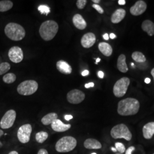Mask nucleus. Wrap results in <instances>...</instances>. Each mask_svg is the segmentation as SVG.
<instances>
[{"label":"nucleus","instance_id":"1","mask_svg":"<svg viewBox=\"0 0 154 154\" xmlns=\"http://www.w3.org/2000/svg\"><path fill=\"white\" fill-rule=\"evenodd\" d=\"M140 103L137 99L127 98L119 102L117 111L120 116H134L138 113Z\"/></svg>","mask_w":154,"mask_h":154},{"label":"nucleus","instance_id":"2","mask_svg":"<svg viewBox=\"0 0 154 154\" xmlns=\"http://www.w3.org/2000/svg\"><path fill=\"white\" fill-rule=\"evenodd\" d=\"M58 25L53 20H48L43 22L39 30L41 38L46 41H49L54 38L58 31Z\"/></svg>","mask_w":154,"mask_h":154},{"label":"nucleus","instance_id":"3","mask_svg":"<svg viewBox=\"0 0 154 154\" xmlns=\"http://www.w3.org/2000/svg\"><path fill=\"white\" fill-rule=\"evenodd\" d=\"M4 31L6 35L9 38L14 41L22 40L25 37L26 34L24 28L21 25L14 22H11L7 24Z\"/></svg>","mask_w":154,"mask_h":154},{"label":"nucleus","instance_id":"4","mask_svg":"<svg viewBox=\"0 0 154 154\" xmlns=\"http://www.w3.org/2000/svg\"><path fill=\"white\" fill-rule=\"evenodd\" d=\"M77 140L71 136L61 138L55 144V149L58 152L65 153L72 151L77 146Z\"/></svg>","mask_w":154,"mask_h":154},{"label":"nucleus","instance_id":"5","mask_svg":"<svg viewBox=\"0 0 154 154\" xmlns=\"http://www.w3.org/2000/svg\"><path fill=\"white\" fill-rule=\"evenodd\" d=\"M112 138L116 139H125L126 140H130L132 138V134L128 128L125 124H119L113 127L111 130Z\"/></svg>","mask_w":154,"mask_h":154},{"label":"nucleus","instance_id":"6","mask_svg":"<svg viewBox=\"0 0 154 154\" xmlns=\"http://www.w3.org/2000/svg\"><path fill=\"white\" fill-rule=\"evenodd\" d=\"M38 88V84L34 80H27L21 83L17 87V91L22 95H30L35 93Z\"/></svg>","mask_w":154,"mask_h":154},{"label":"nucleus","instance_id":"7","mask_svg":"<svg viewBox=\"0 0 154 154\" xmlns=\"http://www.w3.org/2000/svg\"><path fill=\"white\" fill-rule=\"evenodd\" d=\"M130 80L127 77H123L118 80L113 88V93L116 97L121 98L127 93Z\"/></svg>","mask_w":154,"mask_h":154},{"label":"nucleus","instance_id":"8","mask_svg":"<svg viewBox=\"0 0 154 154\" xmlns=\"http://www.w3.org/2000/svg\"><path fill=\"white\" fill-rule=\"evenodd\" d=\"M16 119V112L14 110H8L2 116L0 127L2 129H8L13 126Z\"/></svg>","mask_w":154,"mask_h":154},{"label":"nucleus","instance_id":"9","mask_svg":"<svg viewBox=\"0 0 154 154\" xmlns=\"http://www.w3.org/2000/svg\"><path fill=\"white\" fill-rule=\"evenodd\" d=\"M32 127L30 124H25L20 127L17 132V138L22 143H27L30 139Z\"/></svg>","mask_w":154,"mask_h":154},{"label":"nucleus","instance_id":"10","mask_svg":"<svg viewBox=\"0 0 154 154\" xmlns=\"http://www.w3.org/2000/svg\"><path fill=\"white\" fill-rule=\"evenodd\" d=\"M85 98V94L82 91L74 89L67 94V100L72 104H79Z\"/></svg>","mask_w":154,"mask_h":154},{"label":"nucleus","instance_id":"11","mask_svg":"<svg viewBox=\"0 0 154 154\" xmlns=\"http://www.w3.org/2000/svg\"><path fill=\"white\" fill-rule=\"evenodd\" d=\"M8 57L13 63H20L23 59V53L22 49L18 46H13L8 52Z\"/></svg>","mask_w":154,"mask_h":154},{"label":"nucleus","instance_id":"12","mask_svg":"<svg viewBox=\"0 0 154 154\" xmlns=\"http://www.w3.org/2000/svg\"><path fill=\"white\" fill-rule=\"evenodd\" d=\"M147 9V4L145 1L139 0L130 8V11L132 16H138L142 14Z\"/></svg>","mask_w":154,"mask_h":154},{"label":"nucleus","instance_id":"13","mask_svg":"<svg viewBox=\"0 0 154 154\" xmlns=\"http://www.w3.org/2000/svg\"><path fill=\"white\" fill-rule=\"evenodd\" d=\"M96 42V37L93 33H86L83 35L81 43L84 48L88 49L93 46Z\"/></svg>","mask_w":154,"mask_h":154},{"label":"nucleus","instance_id":"14","mask_svg":"<svg viewBox=\"0 0 154 154\" xmlns=\"http://www.w3.org/2000/svg\"><path fill=\"white\" fill-rule=\"evenodd\" d=\"M52 129L56 132H65L71 128L70 124H64L61 120L57 119L51 124Z\"/></svg>","mask_w":154,"mask_h":154},{"label":"nucleus","instance_id":"15","mask_svg":"<svg viewBox=\"0 0 154 154\" xmlns=\"http://www.w3.org/2000/svg\"><path fill=\"white\" fill-rule=\"evenodd\" d=\"M126 12L123 9H118L114 11L111 17V21L113 23H118L124 19L126 16Z\"/></svg>","mask_w":154,"mask_h":154},{"label":"nucleus","instance_id":"16","mask_svg":"<svg viewBox=\"0 0 154 154\" xmlns=\"http://www.w3.org/2000/svg\"><path fill=\"white\" fill-rule=\"evenodd\" d=\"M57 69L59 72L64 74H70L72 72L71 66L65 61H58L56 64Z\"/></svg>","mask_w":154,"mask_h":154},{"label":"nucleus","instance_id":"17","mask_svg":"<svg viewBox=\"0 0 154 154\" xmlns=\"http://www.w3.org/2000/svg\"><path fill=\"white\" fill-rule=\"evenodd\" d=\"M72 22L75 28L79 30H84L87 26L86 21L79 14H76L73 16Z\"/></svg>","mask_w":154,"mask_h":154},{"label":"nucleus","instance_id":"18","mask_svg":"<svg viewBox=\"0 0 154 154\" xmlns=\"http://www.w3.org/2000/svg\"><path fill=\"white\" fill-rule=\"evenodd\" d=\"M143 135L146 139H150L154 135V122H149L143 127Z\"/></svg>","mask_w":154,"mask_h":154},{"label":"nucleus","instance_id":"19","mask_svg":"<svg viewBox=\"0 0 154 154\" xmlns=\"http://www.w3.org/2000/svg\"><path fill=\"white\" fill-rule=\"evenodd\" d=\"M84 147L87 149H98L102 148V144L97 139L89 138L84 142Z\"/></svg>","mask_w":154,"mask_h":154},{"label":"nucleus","instance_id":"20","mask_svg":"<svg viewBox=\"0 0 154 154\" xmlns=\"http://www.w3.org/2000/svg\"><path fill=\"white\" fill-rule=\"evenodd\" d=\"M126 57L125 54H121L117 60V68L118 69L123 73L128 72V68L127 65Z\"/></svg>","mask_w":154,"mask_h":154},{"label":"nucleus","instance_id":"21","mask_svg":"<svg viewBox=\"0 0 154 154\" xmlns=\"http://www.w3.org/2000/svg\"><path fill=\"white\" fill-rule=\"evenodd\" d=\"M142 29L144 32L147 33L149 36L154 35V23L151 21L147 20L142 23Z\"/></svg>","mask_w":154,"mask_h":154},{"label":"nucleus","instance_id":"22","mask_svg":"<svg viewBox=\"0 0 154 154\" xmlns=\"http://www.w3.org/2000/svg\"><path fill=\"white\" fill-rule=\"evenodd\" d=\"M99 51L106 57H110L112 53V48L110 44L106 42H100L98 45Z\"/></svg>","mask_w":154,"mask_h":154},{"label":"nucleus","instance_id":"23","mask_svg":"<svg viewBox=\"0 0 154 154\" xmlns=\"http://www.w3.org/2000/svg\"><path fill=\"white\" fill-rule=\"evenodd\" d=\"M57 118H58L57 114H56L55 112H50L47 115L45 116L42 118L41 122L45 126L49 125L54 121L55 119H57Z\"/></svg>","mask_w":154,"mask_h":154},{"label":"nucleus","instance_id":"24","mask_svg":"<svg viewBox=\"0 0 154 154\" xmlns=\"http://www.w3.org/2000/svg\"><path fill=\"white\" fill-rule=\"evenodd\" d=\"M13 4L9 0L0 1V12L8 11L13 8Z\"/></svg>","mask_w":154,"mask_h":154},{"label":"nucleus","instance_id":"25","mask_svg":"<svg viewBox=\"0 0 154 154\" xmlns=\"http://www.w3.org/2000/svg\"><path fill=\"white\" fill-rule=\"evenodd\" d=\"M131 57L133 60L138 63H144L146 61V58L143 53L140 51H134Z\"/></svg>","mask_w":154,"mask_h":154},{"label":"nucleus","instance_id":"26","mask_svg":"<svg viewBox=\"0 0 154 154\" xmlns=\"http://www.w3.org/2000/svg\"><path fill=\"white\" fill-rule=\"evenodd\" d=\"M49 135L48 132L45 131H41L37 132L35 135V140L39 143H43L47 140Z\"/></svg>","mask_w":154,"mask_h":154},{"label":"nucleus","instance_id":"27","mask_svg":"<svg viewBox=\"0 0 154 154\" xmlns=\"http://www.w3.org/2000/svg\"><path fill=\"white\" fill-rule=\"evenodd\" d=\"M2 80L6 83L11 84L15 82L16 80V75L13 73H8L3 77Z\"/></svg>","mask_w":154,"mask_h":154},{"label":"nucleus","instance_id":"28","mask_svg":"<svg viewBox=\"0 0 154 154\" xmlns=\"http://www.w3.org/2000/svg\"><path fill=\"white\" fill-rule=\"evenodd\" d=\"M11 69V65L8 62H2L0 64V75L5 74Z\"/></svg>","mask_w":154,"mask_h":154},{"label":"nucleus","instance_id":"29","mask_svg":"<svg viewBox=\"0 0 154 154\" xmlns=\"http://www.w3.org/2000/svg\"><path fill=\"white\" fill-rule=\"evenodd\" d=\"M39 11L42 14H45L46 16L48 15L50 13V9L49 7L48 6L45 5H39L38 8Z\"/></svg>","mask_w":154,"mask_h":154},{"label":"nucleus","instance_id":"30","mask_svg":"<svg viewBox=\"0 0 154 154\" xmlns=\"http://www.w3.org/2000/svg\"><path fill=\"white\" fill-rule=\"evenodd\" d=\"M116 149V150L119 152V153L121 154H123L126 151V148L125 146L123 143H120V142H116L115 144Z\"/></svg>","mask_w":154,"mask_h":154},{"label":"nucleus","instance_id":"31","mask_svg":"<svg viewBox=\"0 0 154 154\" xmlns=\"http://www.w3.org/2000/svg\"><path fill=\"white\" fill-rule=\"evenodd\" d=\"M86 0H78L76 3L77 7L79 9H83L87 4Z\"/></svg>","mask_w":154,"mask_h":154},{"label":"nucleus","instance_id":"32","mask_svg":"<svg viewBox=\"0 0 154 154\" xmlns=\"http://www.w3.org/2000/svg\"><path fill=\"white\" fill-rule=\"evenodd\" d=\"M97 11H98L99 13L100 14H103V13H104V11H103V9H102V8L100 6H99V5H98V4H93V6H92Z\"/></svg>","mask_w":154,"mask_h":154},{"label":"nucleus","instance_id":"33","mask_svg":"<svg viewBox=\"0 0 154 154\" xmlns=\"http://www.w3.org/2000/svg\"><path fill=\"white\" fill-rule=\"evenodd\" d=\"M135 149V147L134 146H131L130 147H128V149H127V150H126L125 154H132V151Z\"/></svg>","mask_w":154,"mask_h":154},{"label":"nucleus","instance_id":"34","mask_svg":"<svg viewBox=\"0 0 154 154\" xmlns=\"http://www.w3.org/2000/svg\"><path fill=\"white\" fill-rule=\"evenodd\" d=\"M37 154H49V153L46 149H42L39 150Z\"/></svg>","mask_w":154,"mask_h":154},{"label":"nucleus","instance_id":"35","mask_svg":"<svg viewBox=\"0 0 154 154\" xmlns=\"http://www.w3.org/2000/svg\"><path fill=\"white\" fill-rule=\"evenodd\" d=\"M94 86V83L93 82H90L88 83H86L85 85V87L86 88H93Z\"/></svg>","mask_w":154,"mask_h":154},{"label":"nucleus","instance_id":"36","mask_svg":"<svg viewBox=\"0 0 154 154\" xmlns=\"http://www.w3.org/2000/svg\"><path fill=\"white\" fill-rule=\"evenodd\" d=\"M98 76L100 78H103L104 77V72L102 71H99L98 72Z\"/></svg>","mask_w":154,"mask_h":154},{"label":"nucleus","instance_id":"37","mask_svg":"<svg viewBox=\"0 0 154 154\" xmlns=\"http://www.w3.org/2000/svg\"><path fill=\"white\" fill-rule=\"evenodd\" d=\"M72 118H73L72 116H71V115H66L65 116V120L67 121H69L70 119H72Z\"/></svg>","mask_w":154,"mask_h":154},{"label":"nucleus","instance_id":"38","mask_svg":"<svg viewBox=\"0 0 154 154\" xmlns=\"http://www.w3.org/2000/svg\"><path fill=\"white\" fill-rule=\"evenodd\" d=\"M118 4L120 5H124L126 4V1L125 0H119Z\"/></svg>","mask_w":154,"mask_h":154},{"label":"nucleus","instance_id":"39","mask_svg":"<svg viewBox=\"0 0 154 154\" xmlns=\"http://www.w3.org/2000/svg\"><path fill=\"white\" fill-rule=\"evenodd\" d=\"M88 74H89V72H88V70H86L83 71L82 72V75L83 76V77L87 76V75H88Z\"/></svg>","mask_w":154,"mask_h":154},{"label":"nucleus","instance_id":"40","mask_svg":"<svg viewBox=\"0 0 154 154\" xmlns=\"http://www.w3.org/2000/svg\"><path fill=\"white\" fill-rule=\"evenodd\" d=\"M144 82L147 84H149V83L151 82V79L149 78H146L145 79H144Z\"/></svg>","mask_w":154,"mask_h":154},{"label":"nucleus","instance_id":"41","mask_svg":"<svg viewBox=\"0 0 154 154\" xmlns=\"http://www.w3.org/2000/svg\"><path fill=\"white\" fill-rule=\"evenodd\" d=\"M116 34H114V33H111L110 35V38L111 39L116 38Z\"/></svg>","mask_w":154,"mask_h":154},{"label":"nucleus","instance_id":"42","mask_svg":"<svg viewBox=\"0 0 154 154\" xmlns=\"http://www.w3.org/2000/svg\"><path fill=\"white\" fill-rule=\"evenodd\" d=\"M103 38L105 39V40H109V35H108L107 34H104L103 36Z\"/></svg>","mask_w":154,"mask_h":154},{"label":"nucleus","instance_id":"43","mask_svg":"<svg viewBox=\"0 0 154 154\" xmlns=\"http://www.w3.org/2000/svg\"><path fill=\"white\" fill-rule=\"evenodd\" d=\"M92 1L95 3V4H99V2H100V0H93Z\"/></svg>","mask_w":154,"mask_h":154},{"label":"nucleus","instance_id":"44","mask_svg":"<svg viewBox=\"0 0 154 154\" xmlns=\"http://www.w3.org/2000/svg\"><path fill=\"white\" fill-rule=\"evenodd\" d=\"M8 154H18V153L16 151H12L11 152H9Z\"/></svg>","mask_w":154,"mask_h":154},{"label":"nucleus","instance_id":"45","mask_svg":"<svg viewBox=\"0 0 154 154\" xmlns=\"http://www.w3.org/2000/svg\"><path fill=\"white\" fill-rule=\"evenodd\" d=\"M151 74L152 75V76L154 78V68H153L152 70H151Z\"/></svg>","mask_w":154,"mask_h":154},{"label":"nucleus","instance_id":"46","mask_svg":"<svg viewBox=\"0 0 154 154\" xmlns=\"http://www.w3.org/2000/svg\"><path fill=\"white\" fill-rule=\"evenodd\" d=\"M3 134H4V132H3V131H2V130H1V129H0V138L3 135Z\"/></svg>","mask_w":154,"mask_h":154},{"label":"nucleus","instance_id":"47","mask_svg":"<svg viewBox=\"0 0 154 154\" xmlns=\"http://www.w3.org/2000/svg\"><path fill=\"white\" fill-rule=\"evenodd\" d=\"M111 150L113 151V152H116V151H117V150H116V148H114V147H111Z\"/></svg>","mask_w":154,"mask_h":154},{"label":"nucleus","instance_id":"48","mask_svg":"<svg viewBox=\"0 0 154 154\" xmlns=\"http://www.w3.org/2000/svg\"><path fill=\"white\" fill-rule=\"evenodd\" d=\"M100 61V59L98 58H97V59L96 60V63H98V62H99Z\"/></svg>","mask_w":154,"mask_h":154},{"label":"nucleus","instance_id":"49","mask_svg":"<svg viewBox=\"0 0 154 154\" xmlns=\"http://www.w3.org/2000/svg\"><path fill=\"white\" fill-rule=\"evenodd\" d=\"M2 146H3L2 143H1V142H0V148H1Z\"/></svg>","mask_w":154,"mask_h":154},{"label":"nucleus","instance_id":"50","mask_svg":"<svg viewBox=\"0 0 154 154\" xmlns=\"http://www.w3.org/2000/svg\"><path fill=\"white\" fill-rule=\"evenodd\" d=\"M131 65L133 67H134V64L133 63H131Z\"/></svg>","mask_w":154,"mask_h":154},{"label":"nucleus","instance_id":"51","mask_svg":"<svg viewBox=\"0 0 154 154\" xmlns=\"http://www.w3.org/2000/svg\"><path fill=\"white\" fill-rule=\"evenodd\" d=\"M121 154V153H116V154Z\"/></svg>","mask_w":154,"mask_h":154},{"label":"nucleus","instance_id":"52","mask_svg":"<svg viewBox=\"0 0 154 154\" xmlns=\"http://www.w3.org/2000/svg\"><path fill=\"white\" fill-rule=\"evenodd\" d=\"M91 154H97L96 153H92Z\"/></svg>","mask_w":154,"mask_h":154},{"label":"nucleus","instance_id":"53","mask_svg":"<svg viewBox=\"0 0 154 154\" xmlns=\"http://www.w3.org/2000/svg\"></svg>","mask_w":154,"mask_h":154}]
</instances>
